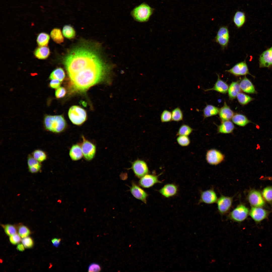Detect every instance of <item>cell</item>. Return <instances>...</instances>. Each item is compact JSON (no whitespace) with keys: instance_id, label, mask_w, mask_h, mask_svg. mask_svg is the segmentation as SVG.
Here are the masks:
<instances>
[{"instance_id":"6da1fadb","label":"cell","mask_w":272,"mask_h":272,"mask_svg":"<svg viewBox=\"0 0 272 272\" xmlns=\"http://www.w3.org/2000/svg\"><path fill=\"white\" fill-rule=\"evenodd\" d=\"M97 50L87 44L72 49L63 63L72 85L80 92L87 90L104 79L108 69Z\"/></svg>"},{"instance_id":"7a4b0ae2","label":"cell","mask_w":272,"mask_h":272,"mask_svg":"<svg viewBox=\"0 0 272 272\" xmlns=\"http://www.w3.org/2000/svg\"><path fill=\"white\" fill-rule=\"evenodd\" d=\"M43 123L45 129L55 133L63 132L67 127L66 121L62 115H46L44 118Z\"/></svg>"},{"instance_id":"3957f363","label":"cell","mask_w":272,"mask_h":272,"mask_svg":"<svg viewBox=\"0 0 272 272\" xmlns=\"http://www.w3.org/2000/svg\"><path fill=\"white\" fill-rule=\"evenodd\" d=\"M153 12V9L148 5L143 3L136 7L131 11V15L135 20L140 22L147 21Z\"/></svg>"},{"instance_id":"277c9868","label":"cell","mask_w":272,"mask_h":272,"mask_svg":"<svg viewBox=\"0 0 272 272\" xmlns=\"http://www.w3.org/2000/svg\"><path fill=\"white\" fill-rule=\"evenodd\" d=\"M249 208L244 203L240 202L229 213L227 218L234 222L241 223L249 215Z\"/></svg>"},{"instance_id":"5b68a950","label":"cell","mask_w":272,"mask_h":272,"mask_svg":"<svg viewBox=\"0 0 272 272\" xmlns=\"http://www.w3.org/2000/svg\"><path fill=\"white\" fill-rule=\"evenodd\" d=\"M71 122L77 125H81L86 120L87 114L85 110L81 107L73 106L70 108L68 113Z\"/></svg>"},{"instance_id":"8992f818","label":"cell","mask_w":272,"mask_h":272,"mask_svg":"<svg viewBox=\"0 0 272 272\" xmlns=\"http://www.w3.org/2000/svg\"><path fill=\"white\" fill-rule=\"evenodd\" d=\"M81 138L82 142L81 145L83 156L87 161H90L95 157L96 147L93 143L87 139L83 135Z\"/></svg>"},{"instance_id":"52a82bcc","label":"cell","mask_w":272,"mask_h":272,"mask_svg":"<svg viewBox=\"0 0 272 272\" xmlns=\"http://www.w3.org/2000/svg\"><path fill=\"white\" fill-rule=\"evenodd\" d=\"M234 196H229L221 195L217 201L219 213L223 215L228 213L232 206Z\"/></svg>"},{"instance_id":"ba28073f","label":"cell","mask_w":272,"mask_h":272,"mask_svg":"<svg viewBox=\"0 0 272 272\" xmlns=\"http://www.w3.org/2000/svg\"><path fill=\"white\" fill-rule=\"evenodd\" d=\"M246 199L252 207H262L265 204V200L261 193L256 189L249 190L248 192Z\"/></svg>"},{"instance_id":"9c48e42d","label":"cell","mask_w":272,"mask_h":272,"mask_svg":"<svg viewBox=\"0 0 272 272\" xmlns=\"http://www.w3.org/2000/svg\"><path fill=\"white\" fill-rule=\"evenodd\" d=\"M225 156L219 150L211 149L208 150L206 155V161L210 165H216L223 162L225 159Z\"/></svg>"},{"instance_id":"30bf717a","label":"cell","mask_w":272,"mask_h":272,"mask_svg":"<svg viewBox=\"0 0 272 272\" xmlns=\"http://www.w3.org/2000/svg\"><path fill=\"white\" fill-rule=\"evenodd\" d=\"M229 38V33L228 27L226 26H222L219 28L215 39L216 42L224 49L228 46Z\"/></svg>"},{"instance_id":"8fae6325","label":"cell","mask_w":272,"mask_h":272,"mask_svg":"<svg viewBox=\"0 0 272 272\" xmlns=\"http://www.w3.org/2000/svg\"><path fill=\"white\" fill-rule=\"evenodd\" d=\"M131 168L135 175L138 178H141L144 175L148 174L149 172L148 165L144 161L137 159L132 163Z\"/></svg>"},{"instance_id":"7c38bea8","label":"cell","mask_w":272,"mask_h":272,"mask_svg":"<svg viewBox=\"0 0 272 272\" xmlns=\"http://www.w3.org/2000/svg\"><path fill=\"white\" fill-rule=\"evenodd\" d=\"M218 199L217 194L213 188L200 191V196L198 203H204L211 204L216 203Z\"/></svg>"},{"instance_id":"4fadbf2b","label":"cell","mask_w":272,"mask_h":272,"mask_svg":"<svg viewBox=\"0 0 272 272\" xmlns=\"http://www.w3.org/2000/svg\"><path fill=\"white\" fill-rule=\"evenodd\" d=\"M269 212L262 207H252L249 215L256 223H259L267 218Z\"/></svg>"},{"instance_id":"5bb4252c","label":"cell","mask_w":272,"mask_h":272,"mask_svg":"<svg viewBox=\"0 0 272 272\" xmlns=\"http://www.w3.org/2000/svg\"><path fill=\"white\" fill-rule=\"evenodd\" d=\"M225 72L236 76L249 75L254 77L249 73L245 60L237 63L230 69L226 70Z\"/></svg>"},{"instance_id":"9a60e30c","label":"cell","mask_w":272,"mask_h":272,"mask_svg":"<svg viewBox=\"0 0 272 272\" xmlns=\"http://www.w3.org/2000/svg\"><path fill=\"white\" fill-rule=\"evenodd\" d=\"M158 176L147 174L140 178L139 184L143 188H148L157 183H161L162 182L158 179Z\"/></svg>"},{"instance_id":"2e32d148","label":"cell","mask_w":272,"mask_h":272,"mask_svg":"<svg viewBox=\"0 0 272 272\" xmlns=\"http://www.w3.org/2000/svg\"><path fill=\"white\" fill-rule=\"evenodd\" d=\"M259 64L260 68L269 67L272 66V46L260 54Z\"/></svg>"},{"instance_id":"e0dca14e","label":"cell","mask_w":272,"mask_h":272,"mask_svg":"<svg viewBox=\"0 0 272 272\" xmlns=\"http://www.w3.org/2000/svg\"><path fill=\"white\" fill-rule=\"evenodd\" d=\"M130 191L133 196L136 199L145 203L148 195L147 192L139 186L133 182L130 188Z\"/></svg>"},{"instance_id":"ac0fdd59","label":"cell","mask_w":272,"mask_h":272,"mask_svg":"<svg viewBox=\"0 0 272 272\" xmlns=\"http://www.w3.org/2000/svg\"><path fill=\"white\" fill-rule=\"evenodd\" d=\"M164 197L168 198L176 195L178 191L177 186L173 184H168L164 185L159 191Z\"/></svg>"},{"instance_id":"d6986e66","label":"cell","mask_w":272,"mask_h":272,"mask_svg":"<svg viewBox=\"0 0 272 272\" xmlns=\"http://www.w3.org/2000/svg\"><path fill=\"white\" fill-rule=\"evenodd\" d=\"M221 121L230 120L231 119L234 113L233 111L225 102L223 106L219 109V113Z\"/></svg>"},{"instance_id":"ffe728a7","label":"cell","mask_w":272,"mask_h":272,"mask_svg":"<svg viewBox=\"0 0 272 272\" xmlns=\"http://www.w3.org/2000/svg\"><path fill=\"white\" fill-rule=\"evenodd\" d=\"M217 127V133L224 134L232 133L235 128L233 122L230 120L221 121V124Z\"/></svg>"},{"instance_id":"44dd1931","label":"cell","mask_w":272,"mask_h":272,"mask_svg":"<svg viewBox=\"0 0 272 272\" xmlns=\"http://www.w3.org/2000/svg\"><path fill=\"white\" fill-rule=\"evenodd\" d=\"M241 90L249 94H256L257 92L251 81L245 76L239 83Z\"/></svg>"},{"instance_id":"7402d4cb","label":"cell","mask_w":272,"mask_h":272,"mask_svg":"<svg viewBox=\"0 0 272 272\" xmlns=\"http://www.w3.org/2000/svg\"><path fill=\"white\" fill-rule=\"evenodd\" d=\"M218 78L214 86L212 88L206 90L205 91L214 90L219 93L225 94L228 91L229 86L227 84L221 80L219 76L217 74Z\"/></svg>"},{"instance_id":"603a6c76","label":"cell","mask_w":272,"mask_h":272,"mask_svg":"<svg viewBox=\"0 0 272 272\" xmlns=\"http://www.w3.org/2000/svg\"><path fill=\"white\" fill-rule=\"evenodd\" d=\"M69 155L71 159L73 161L81 159L83 156L81 145L79 144L73 145L70 150Z\"/></svg>"},{"instance_id":"cb8c5ba5","label":"cell","mask_w":272,"mask_h":272,"mask_svg":"<svg viewBox=\"0 0 272 272\" xmlns=\"http://www.w3.org/2000/svg\"><path fill=\"white\" fill-rule=\"evenodd\" d=\"M27 161L29 170L30 173H35L40 171L42 167L41 163L34 158L32 155H28Z\"/></svg>"},{"instance_id":"d4e9b609","label":"cell","mask_w":272,"mask_h":272,"mask_svg":"<svg viewBox=\"0 0 272 272\" xmlns=\"http://www.w3.org/2000/svg\"><path fill=\"white\" fill-rule=\"evenodd\" d=\"M233 123L241 127H244L248 123L252 122L245 115L239 114H234L231 119Z\"/></svg>"},{"instance_id":"484cf974","label":"cell","mask_w":272,"mask_h":272,"mask_svg":"<svg viewBox=\"0 0 272 272\" xmlns=\"http://www.w3.org/2000/svg\"><path fill=\"white\" fill-rule=\"evenodd\" d=\"M246 19L245 13L238 10L235 13L233 18V21L236 27L239 28L244 25L246 22Z\"/></svg>"},{"instance_id":"4316f807","label":"cell","mask_w":272,"mask_h":272,"mask_svg":"<svg viewBox=\"0 0 272 272\" xmlns=\"http://www.w3.org/2000/svg\"><path fill=\"white\" fill-rule=\"evenodd\" d=\"M241 90L238 81L232 82L229 87L228 90L229 99L232 100L235 98Z\"/></svg>"},{"instance_id":"83f0119b","label":"cell","mask_w":272,"mask_h":272,"mask_svg":"<svg viewBox=\"0 0 272 272\" xmlns=\"http://www.w3.org/2000/svg\"><path fill=\"white\" fill-rule=\"evenodd\" d=\"M50 54L49 48L46 46H42L37 48L34 51V55L37 58L45 59L47 58Z\"/></svg>"},{"instance_id":"f1b7e54d","label":"cell","mask_w":272,"mask_h":272,"mask_svg":"<svg viewBox=\"0 0 272 272\" xmlns=\"http://www.w3.org/2000/svg\"><path fill=\"white\" fill-rule=\"evenodd\" d=\"M219 109L214 106L207 105L203 110V117L206 118L216 115L219 113Z\"/></svg>"},{"instance_id":"f546056e","label":"cell","mask_w":272,"mask_h":272,"mask_svg":"<svg viewBox=\"0 0 272 272\" xmlns=\"http://www.w3.org/2000/svg\"><path fill=\"white\" fill-rule=\"evenodd\" d=\"M65 77V74L62 68H57L51 73L49 76L50 79H57L60 81H62Z\"/></svg>"},{"instance_id":"4dcf8cb0","label":"cell","mask_w":272,"mask_h":272,"mask_svg":"<svg viewBox=\"0 0 272 272\" xmlns=\"http://www.w3.org/2000/svg\"><path fill=\"white\" fill-rule=\"evenodd\" d=\"M50 36L53 40L57 43H60L64 41L61 30L59 28H54L53 29L51 32Z\"/></svg>"},{"instance_id":"1f68e13d","label":"cell","mask_w":272,"mask_h":272,"mask_svg":"<svg viewBox=\"0 0 272 272\" xmlns=\"http://www.w3.org/2000/svg\"><path fill=\"white\" fill-rule=\"evenodd\" d=\"M33 158L40 163L45 161L47 158L46 153L42 150L37 149L34 150L32 153Z\"/></svg>"},{"instance_id":"d6a6232c","label":"cell","mask_w":272,"mask_h":272,"mask_svg":"<svg viewBox=\"0 0 272 272\" xmlns=\"http://www.w3.org/2000/svg\"><path fill=\"white\" fill-rule=\"evenodd\" d=\"M49 39L50 36L49 35L45 32H42L38 36L37 42L40 46H46L48 45Z\"/></svg>"},{"instance_id":"836d02e7","label":"cell","mask_w":272,"mask_h":272,"mask_svg":"<svg viewBox=\"0 0 272 272\" xmlns=\"http://www.w3.org/2000/svg\"><path fill=\"white\" fill-rule=\"evenodd\" d=\"M62 33L64 36L68 39L74 38L75 36V31L74 28L71 25H66L63 27Z\"/></svg>"},{"instance_id":"e575fe53","label":"cell","mask_w":272,"mask_h":272,"mask_svg":"<svg viewBox=\"0 0 272 272\" xmlns=\"http://www.w3.org/2000/svg\"><path fill=\"white\" fill-rule=\"evenodd\" d=\"M171 113L172 121L178 122L183 120V113L179 107L175 108L172 110Z\"/></svg>"},{"instance_id":"d590c367","label":"cell","mask_w":272,"mask_h":272,"mask_svg":"<svg viewBox=\"0 0 272 272\" xmlns=\"http://www.w3.org/2000/svg\"><path fill=\"white\" fill-rule=\"evenodd\" d=\"M193 129L189 125L186 124H183L179 128L177 135L188 136L192 132Z\"/></svg>"},{"instance_id":"8d00e7d4","label":"cell","mask_w":272,"mask_h":272,"mask_svg":"<svg viewBox=\"0 0 272 272\" xmlns=\"http://www.w3.org/2000/svg\"><path fill=\"white\" fill-rule=\"evenodd\" d=\"M236 97L239 102L242 105H245L253 100V98L244 93L239 92Z\"/></svg>"},{"instance_id":"74e56055","label":"cell","mask_w":272,"mask_h":272,"mask_svg":"<svg viewBox=\"0 0 272 272\" xmlns=\"http://www.w3.org/2000/svg\"><path fill=\"white\" fill-rule=\"evenodd\" d=\"M265 200L270 203H272V186H269L264 188L261 193Z\"/></svg>"},{"instance_id":"f35d334b","label":"cell","mask_w":272,"mask_h":272,"mask_svg":"<svg viewBox=\"0 0 272 272\" xmlns=\"http://www.w3.org/2000/svg\"><path fill=\"white\" fill-rule=\"evenodd\" d=\"M17 230L18 234L22 238L28 236L31 233L29 229L27 226L23 225H20L18 226Z\"/></svg>"},{"instance_id":"ab89813d","label":"cell","mask_w":272,"mask_h":272,"mask_svg":"<svg viewBox=\"0 0 272 272\" xmlns=\"http://www.w3.org/2000/svg\"><path fill=\"white\" fill-rule=\"evenodd\" d=\"M6 233L10 236L14 235L17 232V230L14 225L10 224L2 225Z\"/></svg>"},{"instance_id":"60d3db41","label":"cell","mask_w":272,"mask_h":272,"mask_svg":"<svg viewBox=\"0 0 272 272\" xmlns=\"http://www.w3.org/2000/svg\"><path fill=\"white\" fill-rule=\"evenodd\" d=\"M176 140L178 144L182 147L187 146L190 143V141L188 136H178Z\"/></svg>"},{"instance_id":"b9f144b4","label":"cell","mask_w":272,"mask_h":272,"mask_svg":"<svg viewBox=\"0 0 272 272\" xmlns=\"http://www.w3.org/2000/svg\"><path fill=\"white\" fill-rule=\"evenodd\" d=\"M160 118L161 121L162 122H170L172 120L171 112L167 110H164L160 115Z\"/></svg>"},{"instance_id":"7bdbcfd3","label":"cell","mask_w":272,"mask_h":272,"mask_svg":"<svg viewBox=\"0 0 272 272\" xmlns=\"http://www.w3.org/2000/svg\"><path fill=\"white\" fill-rule=\"evenodd\" d=\"M21 242L25 248H31L33 245V241L30 237L27 236L23 238L21 240Z\"/></svg>"},{"instance_id":"ee69618b","label":"cell","mask_w":272,"mask_h":272,"mask_svg":"<svg viewBox=\"0 0 272 272\" xmlns=\"http://www.w3.org/2000/svg\"><path fill=\"white\" fill-rule=\"evenodd\" d=\"M66 93L65 89L62 87H59L57 88L55 92V96L58 98L64 97Z\"/></svg>"},{"instance_id":"f6af8a7d","label":"cell","mask_w":272,"mask_h":272,"mask_svg":"<svg viewBox=\"0 0 272 272\" xmlns=\"http://www.w3.org/2000/svg\"><path fill=\"white\" fill-rule=\"evenodd\" d=\"M21 237L18 234L16 233L10 236L9 240L12 244L16 245L19 243L21 241Z\"/></svg>"},{"instance_id":"bcb514c9","label":"cell","mask_w":272,"mask_h":272,"mask_svg":"<svg viewBox=\"0 0 272 272\" xmlns=\"http://www.w3.org/2000/svg\"><path fill=\"white\" fill-rule=\"evenodd\" d=\"M101 270V267L98 264L92 263L89 266L88 272H99Z\"/></svg>"},{"instance_id":"7dc6e473","label":"cell","mask_w":272,"mask_h":272,"mask_svg":"<svg viewBox=\"0 0 272 272\" xmlns=\"http://www.w3.org/2000/svg\"><path fill=\"white\" fill-rule=\"evenodd\" d=\"M60 81L57 79H52L50 83L51 87L53 89H57L60 86Z\"/></svg>"},{"instance_id":"c3c4849f","label":"cell","mask_w":272,"mask_h":272,"mask_svg":"<svg viewBox=\"0 0 272 272\" xmlns=\"http://www.w3.org/2000/svg\"><path fill=\"white\" fill-rule=\"evenodd\" d=\"M61 239L55 238L51 240V242L53 246L56 247H57L59 246L61 241Z\"/></svg>"},{"instance_id":"681fc988","label":"cell","mask_w":272,"mask_h":272,"mask_svg":"<svg viewBox=\"0 0 272 272\" xmlns=\"http://www.w3.org/2000/svg\"><path fill=\"white\" fill-rule=\"evenodd\" d=\"M25 248V247L22 243L18 244L17 247V250L20 251H24Z\"/></svg>"},{"instance_id":"f907efd6","label":"cell","mask_w":272,"mask_h":272,"mask_svg":"<svg viewBox=\"0 0 272 272\" xmlns=\"http://www.w3.org/2000/svg\"><path fill=\"white\" fill-rule=\"evenodd\" d=\"M83 211L84 212H85L86 211L87 209L86 208H85L83 209Z\"/></svg>"},{"instance_id":"816d5d0a","label":"cell","mask_w":272,"mask_h":272,"mask_svg":"<svg viewBox=\"0 0 272 272\" xmlns=\"http://www.w3.org/2000/svg\"><path fill=\"white\" fill-rule=\"evenodd\" d=\"M61 201H61V200H58V202H59L60 203H61Z\"/></svg>"}]
</instances>
